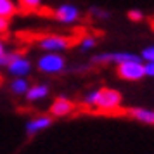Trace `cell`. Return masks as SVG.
Instances as JSON below:
<instances>
[{
  "instance_id": "cell-1",
  "label": "cell",
  "mask_w": 154,
  "mask_h": 154,
  "mask_svg": "<svg viewBox=\"0 0 154 154\" xmlns=\"http://www.w3.org/2000/svg\"><path fill=\"white\" fill-rule=\"evenodd\" d=\"M83 104L87 107H94L102 112H114L119 111L123 106V95L116 88H95L90 90L83 97Z\"/></svg>"
},
{
  "instance_id": "cell-2",
  "label": "cell",
  "mask_w": 154,
  "mask_h": 154,
  "mask_svg": "<svg viewBox=\"0 0 154 154\" xmlns=\"http://www.w3.org/2000/svg\"><path fill=\"white\" fill-rule=\"evenodd\" d=\"M116 73L125 82H140L142 78H146V68H144L142 57L118 64L116 66Z\"/></svg>"
},
{
  "instance_id": "cell-3",
  "label": "cell",
  "mask_w": 154,
  "mask_h": 154,
  "mask_svg": "<svg viewBox=\"0 0 154 154\" xmlns=\"http://www.w3.org/2000/svg\"><path fill=\"white\" fill-rule=\"evenodd\" d=\"M36 68L45 75H59L66 69V59L61 54H56V52H45L38 59Z\"/></svg>"
},
{
  "instance_id": "cell-4",
  "label": "cell",
  "mask_w": 154,
  "mask_h": 154,
  "mask_svg": "<svg viewBox=\"0 0 154 154\" xmlns=\"http://www.w3.org/2000/svg\"><path fill=\"white\" fill-rule=\"evenodd\" d=\"M73 45V40L69 36H63V35H49L40 38L38 42V47L45 52H56V54H61L63 50H68Z\"/></svg>"
},
{
  "instance_id": "cell-5",
  "label": "cell",
  "mask_w": 154,
  "mask_h": 154,
  "mask_svg": "<svg viewBox=\"0 0 154 154\" xmlns=\"http://www.w3.org/2000/svg\"><path fill=\"white\" fill-rule=\"evenodd\" d=\"M140 56L137 54H132V52H100V54H95L92 57V63L94 64H121L126 63V61H133V59H139Z\"/></svg>"
},
{
  "instance_id": "cell-6",
  "label": "cell",
  "mask_w": 154,
  "mask_h": 154,
  "mask_svg": "<svg viewBox=\"0 0 154 154\" xmlns=\"http://www.w3.org/2000/svg\"><path fill=\"white\" fill-rule=\"evenodd\" d=\"M7 71L9 75H12L14 78H24L28 76L29 71H31V63H29V59H26L21 54H14L11 63L7 64Z\"/></svg>"
},
{
  "instance_id": "cell-7",
  "label": "cell",
  "mask_w": 154,
  "mask_h": 154,
  "mask_svg": "<svg viewBox=\"0 0 154 154\" xmlns=\"http://www.w3.org/2000/svg\"><path fill=\"white\" fill-rule=\"evenodd\" d=\"M80 16H82L80 14V9L76 5H73V4H63L54 12V17L59 23H63V24H75L80 19Z\"/></svg>"
},
{
  "instance_id": "cell-8",
  "label": "cell",
  "mask_w": 154,
  "mask_h": 154,
  "mask_svg": "<svg viewBox=\"0 0 154 154\" xmlns=\"http://www.w3.org/2000/svg\"><path fill=\"white\" fill-rule=\"evenodd\" d=\"M73 111H75V102L71 99L64 97V95H59L50 106V116L52 118H64Z\"/></svg>"
},
{
  "instance_id": "cell-9",
  "label": "cell",
  "mask_w": 154,
  "mask_h": 154,
  "mask_svg": "<svg viewBox=\"0 0 154 154\" xmlns=\"http://www.w3.org/2000/svg\"><path fill=\"white\" fill-rule=\"evenodd\" d=\"M52 116H49V114H42V116H36V118L29 119V121H26V126H24V130H26V135L28 137H33V135H36V133H40L42 130H45V128H49L50 125H52Z\"/></svg>"
},
{
  "instance_id": "cell-10",
  "label": "cell",
  "mask_w": 154,
  "mask_h": 154,
  "mask_svg": "<svg viewBox=\"0 0 154 154\" xmlns=\"http://www.w3.org/2000/svg\"><path fill=\"white\" fill-rule=\"evenodd\" d=\"M126 114L132 119L144 123V125H154V109H146V107H130L126 109Z\"/></svg>"
},
{
  "instance_id": "cell-11",
  "label": "cell",
  "mask_w": 154,
  "mask_h": 154,
  "mask_svg": "<svg viewBox=\"0 0 154 154\" xmlns=\"http://www.w3.org/2000/svg\"><path fill=\"white\" fill-rule=\"evenodd\" d=\"M49 85L45 83H36V85H31L29 90L26 92V99L29 102H36V100H42L49 95Z\"/></svg>"
},
{
  "instance_id": "cell-12",
  "label": "cell",
  "mask_w": 154,
  "mask_h": 154,
  "mask_svg": "<svg viewBox=\"0 0 154 154\" xmlns=\"http://www.w3.org/2000/svg\"><path fill=\"white\" fill-rule=\"evenodd\" d=\"M11 92L14 94V95H26V92L29 90V83L26 78H14L12 82H11Z\"/></svg>"
},
{
  "instance_id": "cell-13",
  "label": "cell",
  "mask_w": 154,
  "mask_h": 154,
  "mask_svg": "<svg viewBox=\"0 0 154 154\" xmlns=\"http://www.w3.org/2000/svg\"><path fill=\"white\" fill-rule=\"evenodd\" d=\"M16 12V4L12 0H0V17H11Z\"/></svg>"
},
{
  "instance_id": "cell-14",
  "label": "cell",
  "mask_w": 154,
  "mask_h": 154,
  "mask_svg": "<svg viewBox=\"0 0 154 154\" xmlns=\"http://www.w3.org/2000/svg\"><path fill=\"white\" fill-rule=\"evenodd\" d=\"M97 47V38H94V36L87 35L82 38V42H80V49L83 50V52H87V50H94Z\"/></svg>"
},
{
  "instance_id": "cell-15",
  "label": "cell",
  "mask_w": 154,
  "mask_h": 154,
  "mask_svg": "<svg viewBox=\"0 0 154 154\" xmlns=\"http://www.w3.org/2000/svg\"><path fill=\"white\" fill-rule=\"evenodd\" d=\"M140 57H142V61H144V63H147V61H152V63H154V45L144 47L142 52H140Z\"/></svg>"
},
{
  "instance_id": "cell-16",
  "label": "cell",
  "mask_w": 154,
  "mask_h": 154,
  "mask_svg": "<svg viewBox=\"0 0 154 154\" xmlns=\"http://www.w3.org/2000/svg\"><path fill=\"white\" fill-rule=\"evenodd\" d=\"M19 2H21V5L26 11H36L42 5V0H19Z\"/></svg>"
},
{
  "instance_id": "cell-17",
  "label": "cell",
  "mask_w": 154,
  "mask_h": 154,
  "mask_svg": "<svg viewBox=\"0 0 154 154\" xmlns=\"http://www.w3.org/2000/svg\"><path fill=\"white\" fill-rule=\"evenodd\" d=\"M128 19L133 23H140L144 19V12L139 11V9H132V11H128Z\"/></svg>"
},
{
  "instance_id": "cell-18",
  "label": "cell",
  "mask_w": 154,
  "mask_h": 154,
  "mask_svg": "<svg viewBox=\"0 0 154 154\" xmlns=\"http://www.w3.org/2000/svg\"><path fill=\"white\" fill-rule=\"evenodd\" d=\"M90 14L95 16L97 19H107V17H109V12H107V11H102L100 7H92Z\"/></svg>"
},
{
  "instance_id": "cell-19",
  "label": "cell",
  "mask_w": 154,
  "mask_h": 154,
  "mask_svg": "<svg viewBox=\"0 0 154 154\" xmlns=\"http://www.w3.org/2000/svg\"><path fill=\"white\" fill-rule=\"evenodd\" d=\"M12 52H5V54H2L0 56V68H7V64L11 63V59H12Z\"/></svg>"
},
{
  "instance_id": "cell-20",
  "label": "cell",
  "mask_w": 154,
  "mask_h": 154,
  "mask_svg": "<svg viewBox=\"0 0 154 154\" xmlns=\"http://www.w3.org/2000/svg\"><path fill=\"white\" fill-rule=\"evenodd\" d=\"M144 68H146V76L154 78V63H152V61H147V63H144Z\"/></svg>"
},
{
  "instance_id": "cell-21",
  "label": "cell",
  "mask_w": 154,
  "mask_h": 154,
  "mask_svg": "<svg viewBox=\"0 0 154 154\" xmlns=\"http://www.w3.org/2000/svg\"><path fill=\"white\" fill-rule=\"evenodd\" d=\"M7 28H9V19L7 17H0V33L5 31Z\"/></svg>"
},
{
  "instance_id": "cell-22",
  "label": "cell",
  "mask_w": 154,
  "mask_h": 154,
  "mask_svg": "<svg viewBox=\"0 0 154 154\" xmlns=\"http://www.w3.org/2000/svg\"><path fill=\"white\" fill-rule=\"evenodd\" d=\"M2 54H5V47H4V43L0 42V56H2Z\"/></svg>"
},
{
  "instance_id": "cell-23",
  "label": "cell",
  "mask_w": 154,
  "mask_h": 154,
  "mask_svg": "<svg viewBox=\"0 0 154 154\" xmlns=\"http://www.w3.org/2000/svg\"><path fill=\"white\" fill-rule=\"evenodd\" d=\"M152 29H154V19H152Z\"/></svg>"
}]
</instances>
